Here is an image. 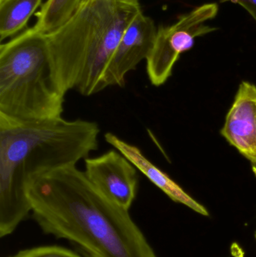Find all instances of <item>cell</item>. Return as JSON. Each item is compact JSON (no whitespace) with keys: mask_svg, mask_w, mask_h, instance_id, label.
I'll return each mask as SVG.
<instances>
[{"mask_svg":"<svg viewBox=\"0 0 256 257\" xmlns=\"http://www.w3.org/2000/svg\"><path fill=\"white\" fill-rule=\"evenodd\" d=\"M42 230L67 240L83 257H158L128 210L110 200L76 166L33 177L27 184Z\"/></svg>","mask_w":256,"mask_h":257,"instance_id":"6da1fadb","label":"cell"},{"mask_svg":"<svg viewBox=\"0 0 256 257\" xmlns=\"http://www.w3.org/2000/svg\"><path fill=\"white\" fill-rule=\"evenodd\" d=\"M100 128L89 120L26 121L0 114V237L11 235L31 211L33 177L76 166L99 146Z\"/></svg>","mask_w":256,"mask_h":257,"instance_id":"7a4b0ae2","label":"cell"},{"mask_svg":"<svg viewBox=\"0 0 256 257\" xmlns=\"http://www.w3.org/2000/svg\"><path fill=\"white\" fill-rule=\"evenodd\" d=\"M140 12L139 0H82L63 25L45 34L53 73L65 94L105 90L108 63Z\"/></svg>","mask_w":256,"mask_h":257,"instance_id":"3957f363","label":"cell"},{"mask_svg":"<svg viewBox=\"0 0 256 257\" xmlns=\"http://www.w3.org/2000/svg\"><path fill=\"white\" fill-rule=\"evenodd\" d=\"M65 94L50 62L46 36L34 27L0 46V114L26 121L60 118Z\"/></svg>","mask_w":256,"mask_h":257,"instance_id":"277c9868","label":"cell"},{"mask_svg":"<svg viewBox=\"0 0 256 257\" xmlns=\"http://www.w3.org/2000/svg\"><path fill=\"white\" fill-rule=\"evenodd\" d=\"M218 11L216 3H207L183 15L175 24L157 30L146 59L147 76L153 86L159 87L168 81L180 56L192 48L197 37L216 30L206 23L213 19Z\"/></svg>","mask_w":256,"mask_h":257,"instance_id":"5b68a950","label":"cell"},{"mask_svg":"<svg viewBox=\"0 0 256 257\" xmlns=\"http://www.w3.org/2000/svg\"><path fill=\"white\" fill-rule=\"evenodd\" d=\"M137 170L117 150L85 160L84 172L92 184L110 200L128 211L138 193Z\"/></svg>","mask_w":256,"mask_h":257,"instance_id":"8992f818","label":"cell"},{"mask_svg":"<svg viewBox=\"0 0 256 257\" xmlns=\"http://www.w3.org/2000/svg\"><path fill=\"white\" fill-rule=\"evenodd\" d=\"M156 33L153 20L140 12L125 30L108 63L104 77L105 88L125 85L126 75L148 57L154 45Z\"/></svg>","mask_w":256,"mask_h":257,"instance_id":"52a82bcc","label":"cell"},{"mask_svg":"<svg viewBox=\"0 0 256 257\" xmlns=\"http://www.w3.org/2000/svg\"><path fill=\"white\" fill-rule=\"evenodd\" d=\"M227 142L256 165V86L243 81L220 131Z\"/></svg>","mask_w":256,"mask_h":257,"instance_id":"ba28073f","label":"cell"},{"mask_svg":"<svg viewBox=\"0 0 256 257\" xmlns=\"http://www.w3.org/2000/svg\"><path fill=\"white\" fill-rule=\"evenodd\" d=\"M105 139L120 154H123L143 175H145L154 185L160 189L171 200L183 204L188 208L204 217H208L209 212L204 205L197 202L188 194L179 184L173 181L166 173L155 166L143 154L139 148L131 145L120 139L114 133H107Z\"/></svg>","mask_w":256,"mask_h":257,"instance_id":"9c48e42d","label":"cell"},{"mask_svg":"<svg viewBox=\"0 0 256 257\" xmlns=\"http://www.w3.org/2000/svg\"><path fill=\"white\" fill-rule=\"evenodd\" d=\"M42 0H0V41L24 30Z\"/></svg>","mask_w":256,"mask_h":257,"instance_id":"30bf717a","label":"cell"},{"mask_svg":"<svg viewBox=\"0 0 256 257\" xmlns=\"http://www.w3.org/2000/svg\"><path fill=\"white\" fill-rule=\"evenodd\" d=\"M82 0H47L37 13L33 27L48 34L65 24L79 7Z\"/></svg>","mask_w":256,"mask_h":257,"instance_id":"8fae6325","label":"cell"},{"mask_svg":"<svg viewBox=\"0 0 256 257\" xmlns=\"http://www.w3.org/2000/svg\"><path fill=\"white\" fill-rule=\"evenodd\" d=\"M9 257H81L78 252L57 245L40 246L20 250Z\"/></svg>","mask_w":256,"mask_h":257,"instance_id":"7c38bea8","label":"cell"},{"mask_svg":"<svg viewBox=\"0 0 256 257\" xmlns=\"http://www.w3.org/2000/svg\"><path fill=\"white\" fill-rule=\"evenodd\" d=\"M221 2H230L240 5L250 14L251 16L256 21V0H221Z\"/></svg>","mask_w":256,"mask_h":257,"instance_id":"4fadbf2b","label":"cell"},{"mask_svg":"<svg viewBox=\"0 0 256 257\" xmlns=\"http://www.w3.org/2000/svg\"><path fill=\"white\" fill-rule=\"evenodd\" d=\"M253 170H254V172H255V174L256 175V168L254 167V166H253Z\"/></svg>","mask_w":256,"mask_h":257,"instance_id":"5bb4252c","label":"cell"},{"mask_svg":"<svg viewBox=\"0 0 256 257\" xmlns=\"http://www.w3.org/2000/svg\"><path fill=\"white\" fill-rule=\"evenodd\" d=\"M255 240H256V231H255Z\"/></svg>","mask_w":256,"mask_h":257,"instance_id":"9a60e30c","label":"cell"}]
</instances>
